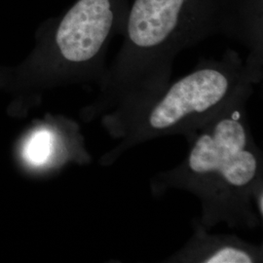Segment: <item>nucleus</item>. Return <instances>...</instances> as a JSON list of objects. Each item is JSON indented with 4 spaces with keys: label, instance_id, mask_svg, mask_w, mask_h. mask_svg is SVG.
Masks as SVG:
<instances>
[{
    "label": "nucleus",
    "instance_id": "obj_1",
    "mask_svg": "<svg viewBox=\"0 0 263 263\" xmlns=\"http://www.w3.org/2000/svg\"><path fill=\"white\" fill-rule=\"evenodd\" d=\"M123 43L104 77L112 120L159 95L180 51L215 35L243 43L247 61L262 65V0H133Z\"/></svg>",
    "mask_w": 263,
    "mask_h": 263
},
{
    "label": "nucleus",
    "instance_id": "obj_2",
    "mask_svg": "<svg viewBox=\"0 0 263 263\" xmlns=\"http://www.w3.org/2000/svg\"><path fill=\"white\" fill-rule=\"evenodd\" d=\"M245 107L220 113L188 135L186 158L151 182L157 194L174 188L195 195L202 208L199 223L206 229L221 222L253 229L262 221L254 205L262 187V155Z\"/></svg>",
    "mask_w": 263,
    "mask_h": 263
},
{
    "label": "nucleus",
    "instance_id": "obj_3",
    "mask_svg": "<svg viewBox=\"0 0 263 263\" xmlns=\"http://www.w3.org/2000/svg\"><path fill=\"white\" fill-rule=\"evenodd\" d=\"M260 78L261 70L232 50L220 60L203 61L153 99L104 122L119 140L106 159L111 164L124 151L155 138L187 137L220 113L247 104Z\"/></svg>",
    "mask_w": 263,
    "mask_h": 263
},
{
    "label": "nucleus",
    "instance_id": "obj_4",
    "mask_svg": "<svg viewBox=\"0 0 263 263\" xmlns=\"http://www.w3.org/2000/svg\"><path fill=\"white\" fill-rule=\"evenodd\" d=\"M262 250L233 236L209 235L199 222L194 235L175 261L201 263H254L261 261Z\"/></svg>",
    "mask_w": 263,
    "mask_h": 263
},
{
    "label": "nucleus",
    "instance_id": "obj_5",
    "mask_svg": "<svg viewBox=\"0 0 263 263\" xmlns=\"http://www.w3.org/2000/svg\"><path fill=\"white\" fill-rule=\"evenodd\" d=\"M57 149V136L49 128H38L25 142L24 158L33 167L47 165L54 158Z\"/></svg>",
    "mask_w": 263,
    "mask_h": 263
}]
</instances>
